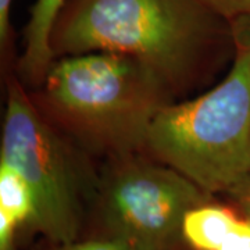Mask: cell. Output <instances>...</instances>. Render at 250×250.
Instances as JSON below:
<instances>
[{
  "label": "cell",
  "mask_w": 250,
  "mask_h": 250,
  "mask_svg": "<svg viewBox=\"0 0 250 250\" xmlns=\"http://www.w3.org/2000/svg\"><path fill=\"white\" fill-rule=\"evenodd\" d=\"M65 0H35L24 29V52L20 59V72L31 83H43L54 62L50 36Z\"/></svg>",
  "instance_id": "6"
},
{
  "label": "cell",
  "mask_w": 250,
  "mask_h": 250,
  "mask_svg": "<svg viewBox=\"0 0 250 250\" xmlns=\"http://www.w3.org/2000/svg\"><path fill=\"white\" fill-rule=\"evenodd\" d=\"M0 161L25 178L35 199L34 229L52 245L78 241L82 227V185L70 147L10 80Z\"/></svg>",
  "instance_id": "5"
},
{
  "label": "cell",
  "mask_w": 250,
  "mask_h": 250,
  "mask_svg": "<svg viewBox=\"0 0 250 250\" xmlns=\"http://www.w3.org/2000/svg\"><path fill=\"white\" fill-rule=\"evenodd\" d=\"M211 200L170 166L135 153L114 159L99 199L96 233L132 250H189L182 236L187 213Z\"/></svg>",
  "instance_id": "4"
},
{
  "label": "cell",
  "mask_w": 250,
  "mask_h": 250,
  "mask_svg": "<svg viewBox=\"0 0 250 250\" xmlns=\"http://www.w3.org/2000/svg\"><path fill=\"white\" fill-rule=\"evenodd\" d=\"M227 21L250 17V0H199Z\"/></svg>",
  "instance_id": "9"
},
{
  "label": "cell",
  "mask_w": 250,
  "mask_h": 250,
  "mask_svg": "<svg viewBox=\"0 0 250 250\" xmlns=\"http://www.w3.org/2000/svg\"><path fill=\"white\" fill-rule=\"evenodd\" d=\"M50 47L54 59L131 56L174 92L232 54L233 35L231 22L199 0H65Z\"/></svg>",
  "instance_id": "1"
},
{
  "label": "cell",
  "mask_w": 250,
  "mask_h": 250,
  "mask_svg": "<svg viewBox=\"0 0 250 250\" xmlns=\"http://www.w3.org/2000/svg\"><path fill=\"white\" fill-rule=\"evenodd\" d=\"M11 4L13 0H0V47L1 53L7 54L11 46V21H10V13H11Z\"/></svg>",
  "instance_id": "12"
},
{
  "label": "cell",
  "mask_w": 250,
  "mask_h": 250,
  "mask_svg": "<svg viewBox=\"0 0 250 250\" xmlns=\"http://www.w3.org/2000/svg\"><path fill=\"white\" fill-rule=\"evenodd\" d=\"M218 250H250V220L245 215L239 217L232 231L227 236Z\"/></svg>",
  "instance_id": "10"
},
{
  "label": "cell",
  "mask_w": 250,
  "mask_h": 250,
  "mask_svg": "<svg viewBox=\"0 0 250 250\" xmlns=\"http://www.w3.org/2000/svg\"><path fill=\"white\" fill-rule=\"evenodd\" d=\"M227 195L231 197L235 208L250 220V172L235 187L231 188Z\"/></svg>",
  "instance_id": "11"
},
{
  "label": "cell",
  "mask_w": 250,
  "mask_h": 250,
  "mask_svg": "<svg viewBox=\"0 0 250 250\" xmlns=\"http://www.w3.org/2000/svg\"><path fill=\"white\" fill-rule=\"evenodd\" d=\"M53 246V250H132L125 242L108 236H88L82 241Z\"/></svg>",
  "instance_id": "8"
},
{
  "label": "cell",
  "mask_w": 250,
  "mask_h": 250,
  "mask_svg": "<svg viewBox=\"0 0 250 250\" xmlns=\"http://www.w3.org/2000/svg\"><path fill=\"white\" fill-rule=\"evenodd\" d=\"M241 213L229 206L206 203L190 208L182 223V236L189 250H218L232 231Z\"/></svg>",
  "instance_id": "7"
},
{
  "label": "cell",
  "mask_w": 250,
  "mask_h": 250,
  "mask_svg": "<svg viewBox=\"0 0 250 250\" xmlns=\"http://www.w3.org/2000/svg\"><path fill=\"white\" fill-rule=\"evenodd\" d=\"M233 62L215 88L161 110L145 150L211 196L250 172V17L231 21Z\"/></svg>",
  "instance_id": "3"
},
{
  "label": "cell",
  "mask_w": 250,
  "mask_h": 250,
  "mask_svg": "<svg viewBox=\"0 0 250 250\" xmlns=\"http://www.w3.org/2000/svg\"><path fill=\"white\" fill-rule=\"evenodd\" d=\"M171 95L142 62L108 52L59 57L43 81L49 114L86 147L113 159L145 150L150 125Z\"/></svg>",
  "instance_id": "2"
}]
</instances>
